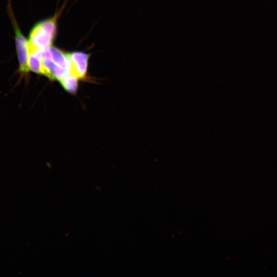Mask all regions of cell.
<instances>
[{"instance_id":"cell-1","label":"cell","mask_w":277,"mask_h":277,"mask_svg":"<svg viewBox=\"0 0 277 277\" xmlns=\"http://www.w3.org/2000/svg\"><path fill=\"white\" fill-rule=\"evenodd\" d=\"M56 34L55 17L43 20L36 24L31 29L28 44L34 48L43 50L51 46Z\"/></svg>"},{"instance_id":"cell-3","label":"cell","mask_w":277,"mask_h":277,"mask_svg":"<svg viewBox=\"0 0 277 277\" xmlns=\"http://www.w3.org/2000/svg\"><path fill=\"white\" fill-rule=\"evenodd\" d=\"M70 61V74L77 78L86 77L88 70L89 54L84 52L75 51L69 53Z\"/></svg>"},{"instance_id":"cell-2","label":"cell","mask_w":277,"mask_h":277,"mask_svg":"<svg viewBox=\"0 0 277 277\" xmlns=\"http://www.w3.org/2000/svg\"><path fill=\"white\" fill-rule=\"evenodd\" d=\"M16 52L18 62V71L22 76L26 75L30 71L28 61L29 55L28 40L22 32L18 24L13 17Z\"/></svg>"},{"instance_id":"cell-4","label":"cell","mask_w":277,"mask_h":277,"mask_svg":"<svg viewBox=\"0 0 277 277\" xmlns=\"http://www.w3.org/2000/svg\"><path fill=\"white\" fill-rule=\"evenodd\" d=\"M28 67L29 70L38 74L43 75L42 65V50L34 48L28 44Z\"/></svg>"},{"instance_id":"cell-5","label":"cell","mask_w":277,"mask_h":277,"mask_svg":"<svg viewBox=\"0 0 277 277\" xmlns=\"http://www.w3.org/2000/svg\"><path fill=\"white\" fill-rule=\"evenodd\" d=\"M75 76L69 74L66 77L59 81L64 89L67 92L75 94L78 88V80Z\"/></svg>"}]
</instances>
